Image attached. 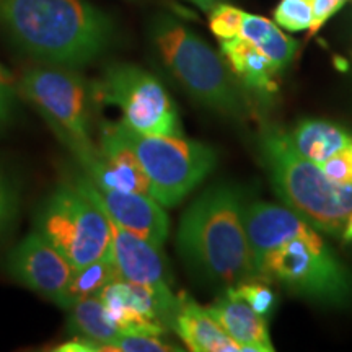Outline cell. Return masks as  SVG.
I'll return each instance as SVG.
<instances>
[{"label":"cell","mask_w":352,"mask_h":352,"mask_svg":"<svg viewBox=\"0 0 352 352\" xmlns=\"http://www.w3.org/2000/svg\"><path fill=\"white\" fill-rule=\"evenodd\" d=\"M0 28L39 64L77 69L114 41L113 20L85 0H0Z\"/></svg>","instance_id":"1"},{"label":"cell","mask_w":352,"mask_h":352,"mask_svg":"<svg viewBox=\"0 0 352 352\" xmlns=\"http://www.w3.org/2000/svg\"><path fill=\"white\" fill-rule=\"evenodd\" d=\"M245 209L243 195L230 184L209 188L186 209L176 246L197 279L226 289L259 279L245 227Z\"/></svg>","instance_id":"2"},{"label":"cell","mask_w":352,"mask_h":352,"mask_svg":"<svg viewBox=\"0 0 352 352\" xmlns=\"http://www.w3.org/2000/svg\"><path fill=\"white\" fill-rule=\"evenodd\" d=\"M259 148L272 188L284 204L318 232L341 236L352 214V183L329 179L318 164L297 153L289 135L277 129L263 132Z\"/></svg>","instance_id":"3"},{"label":"cell","mask_w":352,"mask_h":352,"mask_svg":"<svg viewBox=\"0 0 352 352\" xmlns=\"http://www.w3.org/2000/svg\"><path fill=\"white\" fill-rule=\"evenodd\" d=\"M151 34L162 63L192 100L223 116H243V96L222 57L204 39L168 15L153 20Z\"/></svg>","instance_id":"4"},{"label":"cell","mask_w":352,"mask_h":352,"mask_svg":"<svg viewBox=\"0 0 352 352\" xmlns=\"http://www.w3.org/2000/svg\"><path fill=\"white\" fill-rule=\"evenodd\" d=\"M16 90L41 114L82 170L94 164L98 145L90 138V87L76 69L36 65L21 74Z\"/></svg>","instance_id":"5"},{"label":"cell","mask_w":352,"mask_h":352,"mask_svg":"<svg viewBox=\"0 0 352 352\" xmlns=\"http://www.w3.org/2000/svg\"><path fill=\"white\" fill-rule=\"evenodd\" d=\"M261 280L328 307H352V272L316 228L276 246L258 264Z\"/></svg>","instance_id":"6"},{"label":"cell","mask_w":352,"mask_h":352,"mask_svg":"<svg viewBox=\"0 0 352 352\" xmlns=\"http://www.w3.org/2000/svg\"><path fill=\"white\" fill-rule=\"evenodd\" d=\"M120 129L147 173L153 199L164 208L186 199L217 165V153L204 142L182 135H145L122 121Z\"/></svg>","instance_id":"7"},{"label":"cell","mask_w":352,"mask_h":352,"mask_svg":"<svg viewBox=\"0 0 352 352\" xmlns=\"http://www.w3.org/2000/svg\"><path fill=\"white\" fill-rule=\"evenodd\" d=\"M36 232L74 267L111 256V227L107 214L74 183L57 186L36 215Z\"/></svg>","instance_id":"8"},{"label":"cell","mask_w":352,"mask_h":352,"mask_svg":"<svg viewBox=\"0 0 352 352\" xmlns=\"http://www.w3.org/2000/svg\"><path fill=\"white\" fill-rule=\"evenodd\" d=\"M91 95L116 107L122 122L145 135H182L178 109L164 83L134 64H111L91 87Z\"/></svg>","instance_id":"9"},{"label":"cell","mask_w":352,"mask_h":352,"mask_svg":"<svg viewBox=\"0 0 352 352\" xmlns=\"http://www.w3.org/2000/svg\"><path fill=\"white\" fill-rule=\"evenodd\" d=\"M74 184L100 206L113 222L153 245L164 246L170 232L168 215L164 206L142 192L96 186L85 175H78Z\"/></svg>","instance_id":"10"},{"label":"cell","mask_w":352,"mask_h":352,"mask_svg":"<svg viewBox=\"0 0 352 352\" xmlns=\"http://www.w3.org/2000/svg\"><path fill=\"white\" fill-rule=\"evenodd\" d=\"M7 271L16 283L57 305L76 267L34 230L8 253Z\"/></svg>","instance_id":"11"},{"label":"cell","mask_w":352,"mask_h":352,"mask_svg":"<svg viewBox=\"0 0 352 352\" xmlns=\"http://www.w3.org/2000/svg\"><path fill=\"white\" fill-rule=\"evenodd\" d=\"M82 171L96 186L152 196L147 173L139 157L122 135L120 122H108L101 127L98 157Z\"/></svg>","instance_id":"12"},{"label":"cell","mask_w":352,"mask_h":352,"mask_svg":"<svg viewBox=\"0 0 352 352\" xmlns=\"http://www.w3.org/2000/svg\"><path fill=\"white\" fill-rule=\"evenodd\" d=\"M108 220L111 227V256L121 279L151 287H173L170 264L162 246L126 230L109 217Z\"/></svg>","instance_id":"13"},{"label":"cell","mask_w":352,"mask_h":352,"mask_svg":"<svg viewBox=\"0 0 352 352\" xmlns=\"http://www.w3.org/2000/svg\"><path fill=\"white\" fill-rule=\"evenodd\" d=\"M245 227L252 246L254 264H258L276 246L296 236L307 235L314 230L307 220L287 206H277L271 202H252L245 209Z\"/></svg>","instance_id":"14"},{"label":"cell","mask_w":352,"mask_h":352,"mask_svg":"<svg viewBox=\"0 0 352 352\" xmlns=\"http://www.w3.org/2000/svg\"><path fill=\"white\" fill-rule=\"evenodd\" d=\"M171 329L182 338L184 346L195 352H240L241 347L233 341L223 328L209 314L208 307H201L186 294H179L178 305L171 318Z\"/></svg>","instance_id":"15"},{"label":"cell","mask_w":352,"mask_h":352,"mask_svg":"<svg viewBox=\"0 0 352 352\" xmlns=\"http://www.w3.org/2000/svg\"><path fill=\"white\" fill-rule=\"evenodd\" d=\"M209 314L245 352H272L266 318L253 310L245 300L226 290V296L208 307Z\"/></svg>","instance_id":"16"},{"label":"cell","mask_w":352,"mask_h":352,"mask_svg":"<svg viewBox=\"0 0 352 352\" xmlns=\"http://www.w3.org/2000/svg\"><path fill=\"white\" fill-rule=\"evenodd\" d=\"M220 52L241 85L256 95L271 96L279 88L280 69L241 36L220 41Z\"/></svg>","instance_id":"17"},{"label":"cell","mask_w":352,"mask_h":352,"mask_svg":"<svg viewBox=\"0 0 352 352\" xmlns=\"http://www.w3.org/2000/svg\"><path fill=\"white\" fill-rule=\"evenodd\" d=\"M289 139L303 158L323 164L352 144V132L331 121L303 120L294 127Z\"/></svg>","instance_id":"18"},{"label":"cell","mask_w":352,"mask_h":352,"mask_svg":"<svg viewBox=\"0 0 352 352\" xmlns=\"http://www.w3.org/2000/svg\"><path fill=\"white\" fill-rule=\"evenodd\" d=\"M67 311L69 331L77 338L100 342L98 352H109L111 342L122 333L98 296L76 302Z\"/></svg>","instance_id":"19"},{"label":"cell","mask_w":352,"mask_h":352,"mask_svg":"<svg viewBox=\"0 0 352 352\" xmlns=\"http://www.w3.org/2000/svg\"><path fill=\"white\" fill-rule=\"evenodd\" d=\"M240 36L270 57L280 70L292 63L298 47L296 39L287 36L274 21L246 12L241 21Z\"/></svg>","instance_id":"20"},{"label":"cell","mask_w":352,"mask_h":352,"mask_svg":"<svg viewBox=\"0 0 352 352\" xmlns=\"http://www.w3.org/2000/svg\"><path fill=\"white\" fill-rule=\"evenodd\" d=\"M114 279H120V272L116 270L113 256L100 258L85 266L76 267L57 305L67 310L70 305L78 300L100 296L101 290Z\"/></svg>","instance_id":"21"},{"label":"cell","mask_w":352,"mask_h":352,"mask_svg":"<svg viewBox=\"0 0 352 352\" xmlns=\"http://www.w3.org/2000/svg\"><path fill=\"white\" fill-rule=\"evenodd\" d=\"M315 0H280L274 10V20L290 33L305 32L314 20Z\"/></svg>","instance_id":"22"},{"label":"cell","mask_w":352,"mask_h":352,"mask_svg":"<svg viewBox=\"0 0 352 352\" xmlns=\"http://www.w3.org/2000/svg\"><path fill=\"white\" fill-rule=\"evenodd\" d=\"M226 290H230L233 296L245 300L256 314L264 316V318H267L276 307L274 292L266 284L261 283V279L245 280V283L236 284Z\"/></svg>","instance_id":"23"},{"label":"cell","mask_w":352,"mask_h":352,"mask_svg":"<svg viewBox=\"0 0 352 352\" xmlns=\"http://www.w3.org/2000/svg\"><path fill=\"white\" fill-rule=\"evenodd\" d=\"M179 351L160 334L122 331L109 346V352H166Z\"/></svg>","instance_id":"24"},{"label":"cell","mask_w":352,"mask_h":352,"mask_svg":"<svg viewBox=\"0 0 352 352\" xmlns=\"http://www.w3.org/2000/svg\"><path fill=\"white\" fill-rule=\"evenodd\" d=\"M243 15L245 12L240 10V8L228 6V3H217V6L209 12L210 32L219 38V41L240 36Z\"/></svg>","instance_id":"25"},{"label":"cell","mask_w":352,"mask_h":352,"mask_svg":"<svg viewBox=\"0 0 352 352\" xmlns=\"http://www.w3.org/2000/svg\"><path fill=\"white\" fill-rule=\"evenodd\" d=\"M20 191L15 178L0 165V235L15 217L19 208Z\"/></svg>","instance_id":"26"},{"label":"cell","mask_w":352,"mask_h":352,"mask_svg":"<svg viewBox=\"0 0 352 352\" xmlns=\"http://www.w3.org/2000/svg\"><path fill=\"white\" fill-rule=\"evenodd\" d=\"M318 166L333 182L342 184L352 183V144L324 160L323 164H318Z\"/></svg>","instance_id":"27"},{"label":"cell","mask_w":352,"mask_h":352,"mask_svg":"<svg viewBox=\"0 0 352 352\" xmlns=\"http://www.w3.org/2000/svg\"><path fill=\"white\" fill-rule=\"evenodd\" d=\"M16 98H19L16 83L13 82L10 72L0 64V127L7 126L12 121L16 108Z\"/></svg>","instance_id":"28"},{"label":"cell","mask_w":352,"mask_h":352,"mask_svg":"<svg viewBox=\"0 0 352 352\" xmlns=\"http://www.w3.org/2000/svg\"><path fill=\"white\" fill-rule=\"evenodd\" d=\"M346 2L347 0H315L314 20H311L310 28H308L310 36H314V34L318 33L321 26L327 23V21L331 19L338 10H341Z\"/></svg>","instance_id":"29"},{"label":"cell","mask_w":352,"mask_h":352,"mask_svg":"<svg viewBox=\"0 0 352 352\" xmlns=\"http://www.w3.org/2000/svg\"><path fill=\"white\" fill-rule=\"evenodd\" d=\"M188 2H191L192 6H196L199 10L206 13H209L215 6H217V0H188Z\"/></svg>","instance_id":"30"},{"label":"cell","mask_w":352,"mask_h":352,"mask_svg":"<svg viewBox=\"0 0 352 352\" xmlns=\"http://www.w3.org/2000/svg\"><path fill=\"white\" fill-rule=\"evenodd\" d=\"M341 239L344 240L346 243H352V214L349 215V219H347L344 230L341 233Z\"/></svg>","instance_id":"31"}]
</instances>
